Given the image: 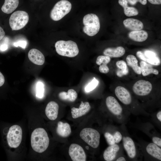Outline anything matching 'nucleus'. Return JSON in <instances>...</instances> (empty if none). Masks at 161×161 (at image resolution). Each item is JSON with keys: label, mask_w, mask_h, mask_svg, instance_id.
<instances>
[{"label": "nucleus", "mask_w": 161, "mask_h": 161, "mask_svg": "<svg viewBox=\"0 0 161 161\" xmlns=\"http://www.w3.org/2000/svg\"><path fill=\"white\" fill-rule=\"evenodd\" d=\"M104 136L109 145L115 144L112 134L109 132H106L104 134Z\"/></svg>", "instance_id": "2f4dec72"}, {"label": "nucleus", "mask_w": 161, "mask_h": 161, "mask_svg": "<svg viewBox=\"0 0 161 161\" xmlns=\"http://www.w3.org/2000/svg\"><path fill=\"white\" fill-rule=\"evenodd\" d=\"M5 81L4 77L2 73L0 72V87L2 86Z\"/></svg>", "instance_id": "a19ab883"}, {"label": "nucleus", "mask_w": 161, "mask_h": 161, "mask_svg": "<svg viewBox=\"0 0 161 161\" xmlns=\"http://www.w3.org/2000/svg\"><path fill=\"white\" fill-rule=\"evenodd\" d=\"M148 1L152 4L159 5L161 4V0H148Z\"/></svg>", "instance_id": "ea45409f"}, {"label": "nucleus", "mask_w": 161, "mask_h": 161, "mask_svg": "<svg viewBox=\"0 0 161 161\" xmlns=\"http://www.w3.org/2000/svg\"><path fill=\"white\" fill-rule=\"evenodd\" d=\"M120 150V146L116 143L109 145L104 152L103 157L104 160L106 161L115 160Z\"/></svg>", "instance_id": "dca6fc26"}, {"label": "nucleus", "mask_w": 161, "mask_h": 161, "mask_svg": "<svg viewBox=\"0 0 161 161\" xmlns=\"http://www.w3.org/2000/svg\"><path fill=\"white\" fill-rule=\"evenodd\" d=\"M136 55L140 59L143 61H146V58L145 57L144 54L140 51H138L136 53Z\"/></svg>", "instance_id": "58836bf2"}, {"label": "nucleus", "mask_w": 161, "mask_h": 161, "mask_svg": "<svg viewBox=\"0 0 161 161\" xmlns=\"http://www.w3.org/2000/svg\"><path fill=\"white\" fill-rule=\"evenodd\" d=\"M110 61V57L107 56L100 55L97 57L96 63L99 66V70L100 72L106 74L109 72V69L107 64Z\"/></svg>", "instance_id": "a211bd4d"}, {"label": "nucleus", "mask_w": 161, "mask_h": 161, "mask_svg": "<svg viewBox=\"0 0 161 161\" xmlns=\"http://www.w3.org/2000/svg\"><path fill=\"white\" fill-rule=\"evenodd\" d=\"M125 27L131 31L141 30L143 28V23L140 20L133 18H128L123 21Z\"/></svg>", "instance_id": "f3484780"}, {"label": "nucleus", "mask_w": 161, "mask_h": 161, "mask_svg": "<svg viewBox=\"0 0 161 161\" xmlns=\"http://www.w3.org/2000/svg\"><path fill=\"white\" fill-rule=\"evenodd\" d=\"M118 2L123 8L124 13L126 16L130 17L136 16L138 14L139 12L136 8L128 6L127 0H119Z\"/></svg>", "instance_id": "a878e982"}, {"label": "nucleus", "mask_w": 161, "mask_h": 161, "mask_svg": "<svg viewBox=\"0 0 161 161\" xmlns=\"http://www.w3.org/2000/svg\"><path fill=\"white\" fill-rule=\"evenodd\" d=\"M19 2V0H5L1 10L6 14L11 13L17 7Z\"/></svg>", "instance_id": "5701e85b"}, {"label": "nucleus", "mask_w": 161, "mask_h": 161, "mask_svg": "<svg viewBox=\"0 0 161 161\" xmlns=\"http://www.w3.org/2000/svg\"><path fill=\"white\" fill-rule=\"evenodd\" d=\"M29 20V16L27 12L18 10L14 12L10 16L9 25L13 30H19L26 25Z\"/></svg>", "instance_id": "6e6552de"}, {"label": "nucleus", "mask_w": 161, "mask_h": 161, "mask_svg": "<svg viewBox=\"0 0 161 161\" xmlns=\"http://www.w3.org/2000/svg\"><path fill=\"white\" fill-rule=\"evenodd\" d=\"M125 50L122 46L116 47H108L105 49L103 51V54L112 58H119L123 56L125 54Z\"/></svg>", "instance_id": "6ab92c4d"}, {"label": "nucleus", "mask_w": 161, "mask_h": 161, "mask_svg": "<svg viewBox=\"0 0 161 161\" xmlns=\"http://www.w3.org/2000/svg\"><path fill=\"white\" fill-rule=\"evenodd\" d=\"M146 61L150 64L156 66H159L161 64L160 59L157 56L149 58H146Z\"/></svg>", "instance_id": "473e14b6"}, {"label": "nucleus", "mask_w": 161, "mask_h": 161, "mask_svg": "<svg viewBox=\"0 0 161 161\" xmlns=\"http://www.w3.org/2000/svg\"><path fill=\"white\" fill-rule=\"evenodd\" d=\"M156 117L157 119L160 122H161V111H159L156 114Z\"/></svg>", "instance_id": "37998d69"}, {"label": "nucleus", "mask_w": 161, "mask_h": 161, "mask_svg": "<svg viewBox=\"0 0 161 161\" xmlns=\"http://www.w3.org/2000/svg\"><path fill=\"white\" fill-rule=\"evenodd\" d=\"M55 47L57 53L62 56L73 57L79 52L77 44L71 40L58 41L56 42Z\"/></svg>", "instance_id": "20e7f679"}, {"label": "nucleus", "mask_w": 161, "mask_h": 161, "mask_svg": "<svg viewBox=\"0 0 161 161\" xmlns=\"http://www.w3.org/2000/svg\"><path fill=\"white\" fill-rule=\"evenodd\" d=\"M69 154L73 161H85L86 155L83 148L79 145L72 144L69 149Z\"/></svg>", "instance_id": "9b49d317"}, {"label": "nucleus", "mask_w": 161, "mask_h": 161, "mask_svg": "<svg viewBox=\"0 0 161 161\" xmlns=\"http://www.w3.org/2000/svg\"><path fill=\"white\" fill-rule=\"evenodd\" d=\"M140 64L141 74L143 76H146L151 74L155 75H158L159 74V71L157 69L152 67L145 61H142Z\"/></svg>", "instance_id": "cd10ccee"}, {"label": "nucleus", "mask_w": 161, "mask_h": 161, "mask_svg": "<svg viewBox=\"0 0 161 161\" xmlns=\"http://www.w3.org/2000/svg\"><path fill=\"white\" fill-rule=\"evenodd\" d=\"M144 54L146 58H149L156 56L155 53L150 50H146L144 52Z\"/></svg>", "instance_id": "4c0bfd02"}, {"label": "nucleus", "mask_w": 161, "mask_h": 161, "mask_svg": "<svg viewBox=\"0 0 161 161\" xmlns=\"http://www.w3.org/2000/svg\"><path fill=\"white\" fill-rule=\"evenodd\" d=\"M106 107L114 118V120L119 123H124L129 116L125 110L116 99L112 96L107 97L106 99Z\"/></svg>", "instance_id": "7ed1b4c3"}, {"label": "nucleus", "mask_w": 161, "mask_h": 161, "mask_svg": "<svg viewBox=\"0 0 161 161\" xmlns=\"http://www.w3.org/2000/svg\"><path fill=\"white\" fill-rule=\"evenodd\" d=\"M59 106L54 101H51L47 105L45 109V114L47 117L50 120H53L57 117Z\"/></svg>", "instance_id": "4468645a"}, {"label": "nucleus", "mask_w": 161, "mask_h": 161, "mask_svg": "<svg viewBox=\"0 0 161 161\" xmlns=\"http://www.w3.org/2000/svg\"><path fill=\"white\" fill-rule=\"evenodd\" d=\"M115 95L118 100L126 107L129 112L135 115H148L142 107L136 103L129 91L125 87L117 86L114 89Z\"/></svg>", "instance_id": "f257e3e1"}, {"label": "nucleus", "mask_w": 161, "mask_h": 161, "mask_svg": "<svg viewBox=\"0 0 161 161\" xmlns=\"http://www.w3.org/2000/svg\"><path fill=\"white\" fill-rule=\"evenodd\" d=\"M28 57L30 61L34 64L42 65L45 62V57L42 53L36 49H30L28 54Z\"/></svg>", "instance_id": "2eb2a0df"}, {"label": "nucleus", "mask_w": 161, "mask_h": 161, "mask_svg": "<svg viewBox=\"0 0 161 161\" xmlns=\"http://www.w3.org/2000/svg\"><path fill=\"white\" fill-rule=\"evenodd\" d=\"M127 65L131 67L134 72L138 75L141 74V68L138 64V61L136 57L129 55L126 58Z\"/></svg>", "instance_id": "393cba45"}, {"label": "nucleus", "mask_w": 161, "mask_h": 161, "mask_svg": "<svg viewBox=\"0 0 161 161\" xmlns=\"http://www.w3.org/2000/svg\"><path fill=\"white\" fill-rule=\"evenodd\" d=\"M147 153L152 157L159 160H161V149L154 143H151L146 147Z\"/></svg>", "instance_id": "412c9836"}, {"label": "nucleus", "mask_w": 161, "mask_h": 161, "mask_svg": "<svg viewBox=\"0 0 161 161\" xmlns=\"http://www.w3.org/2000/svg\"><path fill=\"white\" fill-rule=\"evenodd\" d=\"M44 88L43 84L41 82H38L36 85V96L39 98H42L44 95Z\"/></svg>", "instance_id": "c756f323"}, {"label": "nucleus", "mask_w": 161, "mask_h": 161, "mask_svg": "<svg viewBox=\"0 0 161 161\" xmlns=\"http://www.w3.org/2000/svg\"><path fill=\"white\" fill-rule=\"evenodd\" d=\"M99 82L95 78H94L92 81L89 83L85 88V91L89 92L95 89L97 86Z\"/></svg>", "instance_id": "c85d7f7f"}, {"label": "nucleus", "mask_w": 161, "mask_h": 161, "mask_svg": "<svg viewBox=\"0 0 161 161\" xmlns=\"http://www.w3.org/2000/svg\"><path fill=\"white\" fill-rule=\"evenodd\" d=\"M22 130L20 126L14 125L11 126L5 134V139L8 146L16 148L20 145L22 139Z\"/></svg>", "instance_id": "423d86ee"}, {"label": "nucleus", "mask_w": 161, "mask_h": 161, "mask_svg": "<svg viewBox=\"0 0 161 161\" xmlns=\"http://www.w3.org/2000/svg\"><path fill=\"white\" fill-rule=\"evenodd\" d=\"M113 135L115 143H119L122 139V135L121 133L118 131H115Z\"/></svg>", "instance_id": "72a5a7b5"}, {"label": "nucleus", "mask_w": 161, "mask_h": 161, "mask_svg": "<svg viewBox=\"0 0 161 161\" xmlns=\"http://www.w3.org/2000/svg\"><path fill=\"white\" fill-rule=\"evenodd\" d=\"M130 4L132 5L135 4L137 2H140L141 4L143 5L146 4L147 0H127Z\"/></svg>", "instance_id": "c9c22d12"}, {"label": "nucleus", "mask_w": 161, "mask_h": 161, "mask_svg": "<svg viewBox=\"0 0 161 161\" xmlns=\"http://www.w3.org/2000/svg\"><path fill=\"white\" fill-rule=\"evenodd\" d=\"M84 27L83 31L89 36H93L98 33L100 28V22L98 17L93 13L85 15L83 20Z\"/></svg>", "instance_id": "39448f33"}, {"label": "nucleus", "mask_w": 161, "mask_h": 161, "mask_svg": "<svg viewBox=\"0 0 161 161\" xmlns=\"http://www.w3.org/2000/svg\"><path fill=\"white\" fill-rule=\"evenodd\" d=\"M123 145L128 157L131 159H136L137 156V150L132 139L128 136L122 138Z\"/></svg>", "instance_id": "f8f14e48"}, {"label": "nucleus", "mask_w": 161, "mask_h": 161, "mask_svg": "<svg viewBox=\"0 0 161 161\" xmlns=\"http://www.w3.org/2000/svg\"><path fill=\"white\" fill-rule=\"evenodd\" d=\"M152 140L153 143L161 148V139L160 138L157 136H154L152 137Z\"/></svg>", "instance_id": "e433bc0d"}, {"label": "nucleus", "mask_w": 161, "mask_h": 161, "mask_svg": "<svg viewBox=\"0 0 161 161\" xmlns=\"http://www.w3.org/2000/svg\"><path fill=\"white\" fill-rule=\"evenodd\" d=\"M27 45V42L24 40H20L15 42L13 44V45L16 47H20L23 48L25 49Z\"/></svg>", "instance_id": "f704fd0d"}, {"label": "nucleus", "mask_w": 161, "mask_h": 161, "mask_svg": "<svg viewBox=\"0 0 161 161\" xmlns=\"http://www.w3.org/2000/svg\"><path fill=\"white\" fill-rule=\"evenodd\" d=\"M132 90L134 94L140 99L147 98L150 95L153 90V86L148 81L140 80L133 85Z\"/></svg>", "instance_id": "9d476101"}, {"label": "nucleus", "mask_w": 161, "mask_h": 161, "mask_svg": "<svg viewBox=\"0 0 161 161\" xmlns=\"http://www.w3.org/2000/svg\"><path fill=\"white\" fill-rule=\"evenodd\" d=\"M72 4L67 0H61L57 2L51 10L50 13L51 19L54 21L61 19L70 11Z\"/></svg>", "instance_id": "0eeeda50"}, {"label": "nucleus", "mask_w": 161, "mask_h": 161, "mask_svg": "<svg viewBox=\"0 0 161 161\" xmlns=\"http://www.w3.org/2000/svg\"><path fill=\"white\" fill-rule=\"evenodd\" d=\"M56 132L59 136L63 137H66L69 136L71 133L70 126L67 123L59 121L57 123Z\"/></svg>", "instance_id": "aec40b11"}, {"label": "nucleus", "mask_w": 161, "mask_h": 161, "mask_svg": "<svg viewBox=\"0 0 161 161\" xmlns=\"http://www.w3.org/2000/svg\"><path fill=\"white\" fill-rule=\"evenodd\" d=\"M58 96L62 100L73 102L76 99L78 94L74 89H69L67 92L64 91L60 92Z\"/></svg>", "instance_id": "bb28decb"}, {"label": "nucleus", "mask_w": 161, "mask_h": 161, "mask_svg": "<svg viewBox=\"0 0 161 161\" xmlns=\"http://www.w3.org/2000/svg\"><path fill=\"white\" fill-rule=\"evenodd\" d=\"M90 109L91 106L88 102L82 101L79 108L73 107L71 109L72 117L74 119L81 117L88 113Z\"/></svg>", "instance_id": "ddd939ff"}, {"label": "nucleus", "mask_w": 161, "mask_h": 161, "mask_svg": "<svg viewBox=\"0 0 161 161\" xmlns=\"http://www.w3.org/2000/svg\"><path fill=\"white\" fill-rule=\"evenodd\" d=\"M129 38L132 40L138 42L145 41L148 37L147 32L143 30L131 31L128 35Z\"/></svg>", "instance_id": "4be33fe9"}, {"label": "nucleus", "mask_w": 161, "mask_h": 161, "mask_svg": "<svg viewBox=\"0 0 161 161\" xmlns=\"http://www.w3.org/2000/svg\"><path fill=\"white\" fill-rule=\"evenodd\" d=\"M125 158L123 157H120L118 158L116 160V161H126Z\"/></svg>", "instance_id": "c03bdc74"}, {"label": "nucleus", "mask_w": 161, "mask_h": 161, "mask_svg": "<svg viewBox=\"0 0 161 161\" xmlns=\"http://www.w3.org/2000/svg\"><path fill=\"white\" fill-rule=\"evenodd\" d=\"M80 136L83 141L93 148H97L99 145L100 134L94 129L84 128L81 131Z\"/></svg>", "instance_id": "1a4fd4ad"}, {"label": "nucleus", "mask_w": 161, "mask_h": 161, "mask_svg": "<svg viewBox=\"0 0 161 161\" xmlns=\"http://www.w3.org/2000/svg\"><path fill=\"white\" fill-rule=\"evenodd\" d=\"M8 38L6 37H4L0 40V51L4 52L8 48Z\"/></svg>", "instance_id": "7c9ffc66"}, {"label": "nucleus", "mask_w": 161, "mask_h": 161, "mask_svg": "<svg viewBox=\"0 0 161 161\" xmlns=\"http://www.w3.org/2000/svg\"><path fill=\"white\" fill-rule=\"evenodd\" d=\"M49 139L46 131L43 128L39 127L34 129L30 137L31 145L35 152L42 153L48 148Z\"/></svg>", "instance_id": "f03ea898"}, {"label": "nucleus", "mask_w": 161, "mask_h": 161, "mask_svg": "<svg viewBox=\"0 0 161 161\" xmlns=\"http://www.w3.org/2000/svg\"><path fill=\"white\" fill-rule=\"evenodd\" d=\"M5 35V32L2 28L0 26V40L2 39Z\"/></svg>", "instance_id": "79ce46f5"}, {"label": "nucleus", "mask_w": 161, "mask_h": 161, "mask_svg": "<svg viewBox=\"0 0 161 161\" xmlns=\"http://www.w3.org/2000/svg\"><path fill=\"white\" fill-rule=\"evenodd\" d=\"M117 70L116 75L119 77H122L127 75L129 73V69L126 62L120 60L117 61L116 63Z\"/></svg>", "instance_id": "b1692460"}]
</instances>
